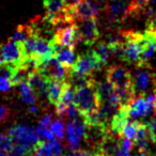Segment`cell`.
<instances>
[{
    "instance_id": "6da1fadb",
    "label": "cell",
    "mask_w": 156,
    "mask_h": 156,
    "mask_svg": "<svg viewBox=\"0 0 156 156\" xmlns=\"http://www.w3.org/2000/svg\"><path fill=\"white\" fill-rule=\"evenodd\" d=\"M136 71L132 73V86L135 94L147 95L156 92V75L149 63L135 65Z\"/></svg>"
},
{
    "instance_id": "7a4b0ae2",
    "label": "cell",
    "mask_w": 156,
    "mask_h": 156,
    "mask_svg": "<svg viewBox=\"0 0 156 156\" xmlns=\"http://www.w3.org/2000/svg\"><path fill=\"white\" fill-rule=\"evenodd\" d=\"M121 33L124 39L123 61L137 65L140 62V57L145 44L144 33L134 30H122Z\"/></svg>"
},
{
    "instance_id": "3957f363",
    "label": "cell",
    "mask_w": 156,
    "mask_h": 156,
    "mask_svg": "<svg viewBox=\"0 0 156 156\" xmlns=\"http://www.w3.org/2000/svg\"><path fill=\"white\" fill-rule=\"evenodd\" d=\"M74 104L78 108L81 117L98 109V98L96 94L95 80L90 85L76 90Z\"/></svg>"
},
{
    "instance_id": "277c9868",
    "label": "cell",
    "mask_w": 156,
    "mask_h": 156,
    "mask_svg": "<svg viewBox=\"0 0 156 156\" xmlns=\"http://www.w3.org/2000/svg\"><path fill=\"white\" fill-rule=\"evenodd\" d=\"M13 141L17 144H22L33 150L39 143L40 138L37 136V127H30L26 124H17L8 130Z\"/></svg>"
},
{
    "instance_id": "5b68a950",
    "label": "cell",
    "mask_w": 156,
    "mask_h": 156,
    "mask_svg": "<svg viewBox=\"0 0 156 156\" xmlns=\"http://www.w3.org/2000/svg\"><path fill=\"white\" fill-rule=\"evenodd\" d=\"M26 59L23 49V44L16 43L10 37L7 42L0 45V65L14 64L20 66Z\"/></svg>"
},
{
    "instance_id": "8992f818",
    "label": "cell",
    "mask_w": 156,
    "mask_h": 156,
    "mask_svg": "<svg viewBox=\"0 0 156 156\" xmlns=\"http://www.w3.org/2000/svg\"><path fill=\"white\" fill-rule=\"evenodd\" d=\"M75 25L77 27L78 34L80 42L88 46H93L98 41L100 31H98V22L96 17L85 18L76 20Z\"/></svg>"
},
{
    "instance_id": "52a82bcc",
    "label": "cell",
    "mask_w": 156,
    "mask_h": 156,
    "mask_svg": "<svg viewBox=\"0 0 156 156\" xmlns=\"http://www.w3.org/2000/svg\"><path fill=\"white\" fill-rule=\"evenodd\" d=\"M86 127H87V124L83 117L67 122L66 138L69 150L74 151V150L80 149V143L85 136Z\"/></svg>"
},
{
    "instance_id": "ba28073f",
    "label": "cell",
    "mask_w": 156,
    "mask_h": 156,
    "mask_svg": "<svg viewBox=\"0 0 156 156\" xmlns=\"http://www.w3.org/2000/svg\"><path fill=\"white\" fill-rule=\"evenodd\" d=\"M103 63L96 57L93 50L80 55L76 60L75 64L72 67V71L78 74H85V75H93L96 71L102 69Z\"/></svg>"
},
{
    "instance_id": "9c48e42d",
    "label": "cell",
    "mask_w": 156,
    "mask_h": 156,
    "mask_svg": "<svg viewBox=\"0 0 156 156\" xmlns=\"http://www.w3.org/2000/svg\"><path fill=\"white\" fill-rule=\"evenodd\" d=\"M109 132H110L109 127L103 125V124L87 125L83 140L87 144L88 150H90L92 153H98L100 144L102 143V141L104 140V138Z\"/></svg>"
},
{
    "instance_id": "30bf717a",
    "label": "cell",
    "mask_w": 156,
    "mask_h": 156,
    "mask_svg": "<svg viewBox=\"0 0 156 156\" xmlns=\"http://www.w3.org/2000/svg\"><path fill=\"white\" fill-rule=\"evenodd\" d=\"M107 80L115 88H123L132 86V73L122 65H110L107 67Z\"/></svg>"
},
{
    "instance_id": "8fae6325",
    "label": "cell",
    "mask_w": 156,
    "mask_h": 156,
    "mask_svg": "<svg viewBox=\"0 0 156 156\" xmlns=\"http://www.w3.org/2000/svg\"><path fill=\"white\" fill-rule=\"evenodd\" d=\"M54 41L61 44V45L69 46V47L75 48L76 45L78 44V42H80L75 23L60 27V28H57Z\"/></svg>"
},
{
    "instance_id": "7c38bea8",
    "label": "cell",
    "mask_w": 156,
    "mask_h": 156,
    "mask_svg": "<svg viewBox=\"0 0 156 156\" xmlns=\"http://www.w3.org/2000/svg\"><path fill=\"white\" fill-rule=\"evenodd\" d=\"M63 147L56 140L42 141L33 149L32 156H62Z\"/></svg>"
},
{
    "instance_id": "4fadbf2b",
    "label": "cell",
    "mask_w": 156,
    "mask_h": 156,
    "mask_svg": "<svg viewBox=\"0 0 156 156\" xmlns=\"http://www.w3.org/2000/svg\"><path fill=\"white\" fill-rule=\"evenodd\" d=\"M49 80L47 77L42 75L40 72L35 71L31 73L29 76V79L27 83L31 87V89L34 91L37 96L41 98H47V92H48V86H49Z\"/></svg>"
},
{
    "instance_id": "5bb4252c",
    "label": "cell",
    "mask_w": 156,
    "mask_h": 156,
    "mask_svg": "<svg viewBox=\"0 0 156 156\" xmlns=\"http://www.w3.org/2000/svg\"><path fill=\"white\" fill-rule=\"evenodd\" d=\"M54 47H55V57L64 65L66 69H72L73 65L75 64L76 55H75V48L69 47V46H64L61 44L57 43L54 41Z\"/></svg>"
},
{
    "instance_id": "9a60e30c",
    "label": "cell",
    "mask_w": 156,
    "mask_h": 156,
    "mask_svg": "<svg viewBox=\"0 0 156 156\" xmlns=\"http://www.w3.org/2000/svg\"><path fill=\"white\" fill-rule=\"evenodd\" d=\"M129 121V113H128V106H121L117 113L113 115L110 121L109 130L117 136H122V132L126 124Z\"/></svg>"
},
{
    "instance_id": "2e32d148",
    "label": "cell",
    "mask_w": 156,
    "mask_h": 156,
    "mask_svg": "<svg viewBox=\"0 0 156 156\" xmlns=\"http://www.w3.org/2000/svg\"><path fill=\"white\" fill-rule=\"evenodd\" d=\"M120 137L121 136H117L109 132L100 144L98 153L104 156H117V153L119 151Z\"/></svg>"
},
{
    "instance_id": "e0dca14e",
    "label": "cell",
    "mask_w": 156,
    "mask_h": 156,
    "mask_svg": "<svg viewBox=\"0 0 156 156\" xmlns=\"http://www.w3.org/2000/svg\"><path fill=\"white\" fill-rule=\"evenodd\" d=\"M134 143L138 147V150L150 151V145H151V143H153V141L151 139V134H150V129L147 124L139 122L138 128H137V135L134 140Z\"/></svg>"
},
{
    "instance_id": "ac0fdd59",
    "label": "cell",
    "mask_w": 156,
    "mask_h": 156,
    "mask_svg": "<svg viewBox=\"0 0 156 156\" xmlns=\"http://www.w3.org/2000/svg\"><path fill=\"white\" fill-rule=\"evenodd\" d=\"M95 89L96 94L98 98V106L106 102L115 91V86L108 80H103V81H95Z\"/></svg>"
},
{
    "instance_id": "d6986e66",
    "label": "cell",
    "mask_w": 156,
    "mask_h": 156,
    "mask_svg": "<svg viewBox=\"0 0 156 156\" xmlns=\"http://www.w3.org/2000/svg\"><path fill=\"white\" fill-rule=\"evenodd\" d=\"M95 80L93 78V75H85V74H78L71 71L67 77V83H71L76 90L80 89L83 87L90 85Z\"/></svg>"
},
{
    "instance_id": "ffe728a7",
    "label": "cell",
    "mask_w": 156,
    "mask_h": 156,
    "mask_svg": "<svg viewBox=\"0 0 156 156\" xmlns=\"http://www.w3.org/2000/svg\"><path fill=\"white\" fill-rule=\"evenodd\" d=\"M66 83V81H65ZM65 83H61L58 80H54L50 79L49 86H48V92H47V100L49 103L54 106H57L59 102H60L61 93H62L63 86Z\"/></svg>"
},
{
    "instance_id": "44dd1931",
    "label": "cell",
    "mask_w": 156,
    "mask_h": 156,
    "mask_svg": "<svg viewBox=\"0 0 156 156\" xmlns=\"http://www.w3.org/2000/svg\"><path fill=\"white\" fill-rule=\"evenodd\" d=\"M92 50H93V52L96 55V57L100 59L101 62H102L104 65L106 64L109 57H110V55H111L108 44H107L106 42L98 41L95 43V47H94Z\"/></svg>"
},
{
    "instance_id": "7402d4cb",
    "label": "cell",
    "mask_w": 156,
    "mask_h": 156,
    "mask_svg": "<svg viewBox=\"0 0 156 156\" xmlns=\"http://www.w3.org/2000/svg\"><path fill=\"white\" fill-rule=\"evenodd\" d=\"M33 34V31L31 29L30 25L27 24V25H20L16 29L15 33L12 35L11 40H13L14 42L16 43H20L23 44L27 39H28L30 35Z\"/></svg>"
},
{
    "instance_id": "603a6c76",
    "label": "cell",
    "mask_w": 156,
    "mask_h": 156,
    "mask_svg": "<svg viewBox=\"0 0 156 156\" xmlns=\"http://www.w3.org/2000/svg\"><path fill=\"white\" fill-rule=\"evenodd\" d=\"M20 86V98L23 100V102L26 103V104H35V101H37V94L34 93L31 87L29 86L28 83H23Z\"/></svg>"
},
{
    "instance_id": "cb8c5ba5",
    "label": "cell",
    "mask_w": 156,
    "mask_h": 156,
    "mask_svg": "<svg viewBox=\"0 0 156 156\" xmlns=\"http://www.w3.org/2000/svg\"><path fill=\"white\" fill-rule=\"evenodd\" d=\"M75 93H76V89L66 81L63 86V90L62 93H61V98H60V102L63 103L66 106L74 104V98H75Z\"/></svg>"
},
{
    "instance_id": "d4e9b609",
    "label": "cell",
    "mask_w": 156,
    "mask_h": 156,
    "mask_svg": "<svg viewBox=\"0 0 156 156\" xmlns=\"http://www.w3.org/2000/svg\"><path fill=\"white\" fill-rule=\"evenodd\" d=\"M138 121H128V123L124 126L122 136L128 138L130 140H135L137 135V128H138Z\"/></svg>"
},
{
    "instance_id": "484cf974",
    "label": "cell",
    "mask_w": 156,
    "mask_h": 156,
    "mask_svg": "<svg viewBox=\"0 0 156 156\" xmlns=\"http://www.w3.org/2000/svg\"><path fill=\"white\" fill-rule=\"evenodd\" d=\"M10 153H11V156H32L33 150L29 149L27 147H24L22 144L14 143Z\"/></svg>"
},
{
    "instance_id": "4316f807",
    "label": "cell",
    "mask_w": 156,
    "mask_h": 156,
    "mask_svg": "<svg viewBox=\"0 0 156 156\" xmlns=\"http://www.w3.org/2000/svg\"><path fill=\"white\" fill-rule=\"evenodd\" d=\"M50 129L51 132L55 134V136L59 139V140H63L65 137V133H64V125L61 121L57 120V121L52 122L50 124Z\"/></svg>"
},
{
    "instance_id": "83f0119b",
    "label": "cell",
    "mask_w": 156,
    "mask_h": 156,
    "mask_svg": "<svg viewBox=\"0 0 156 156\" xmlns=\"http://www.w3.org/2000/svg\"><path fill=\"white\" fill-rule=\"evenodd\" d=\"M37 133L40 140L42 141H51L56 137L54 133L51 132V129H48L47 127H43V126H37Z\"/></svg>"
},
{
    "instance_id": "f1b7e54d",
    "label": "cell",
    "mask_w": 156,
    "mask_h": 156,
    "mask_svg": "<svg viewBox=\"0 0 156 156\" xmlns=\"http://www.w3.org/2000/svg\"><path fill=\"white\" fill-rule=\"evenodd\" d=\"M13 145H14V141L8 133L7 134L0 133V149L10 152L12 150V147H13Z\"/></svg>"
},
{
    "instance_id": "f546056e",
    "label": "cell",
    "mask_w": 156,
    "mask_h": 156,
    "mask_svg": "<svg viewBox=\"0 0 156 156\" xmlns=\"http://www.w3.org/2000/svg\"><path fill=\"white\" fill-rule=\"evenodd\" d=\"M147 127L150 129V134H151V139L153 143L156 144V115L150 120V122L147 124Z\"/></svg>"
},
{
    "instance_id": "4dcf8cb0",
    "label": "cell",
    "mask_w": 156,
    "mask_h": 156,
    "mask_svg": "<svg viewBox=\"0 0 156 156\" xmlns=\"http://www.w3.org/2000/svg\"><path fill=\"white\" fill-rule=\"evenodd\" d=\"M93 153H92L90 150H74V151H69L65 154V156H92Z\"/></svg>"
},
{
    "instance_id": "1f68e13d",
    "label": "cell",
    "mask_w": 156,
    "mask_h": 156,
    "mask_svg": "<svg viewBox=\"0 0 156 156\" xmlns=\"http://www.w3.org/2000/svg\"><path fill=\"white\" fill-rule=\"evenodd\" d=\"M12 83L11 80L7 79V78H3L0 76V92H7L9 91L12 88Z\"/></svg>"
},
{
    "instance_id": "d6a6232c",
    "label": "cell",
    "mask_w": 156,
    "mask_h": 156,
    "mask_svg": "<svg viewBox=\"0 0 156 156\" xmlns=\"http://www.w3.org/2000/svg\"><path fill=\"white\" fill-rule=\"evenodd\" d=\"M10 117V111L3 105H0V123L5 122V120H8V118Z\"/></svg>"
},
{
    "instance_id": "836d02e7",
    "label": "cell",
    "mask_w": 156,
    "mask_h": 156,
    "mask_svg": "<svg viewBox=\"0 0 156 156\" xmlns=\"http://www.w3.org/2000/svg\"><path fill=\"white\" fill-rule=\"evenodd\" d=\"M40 126H43V127H47L48 125L51 124V115H45L41 120H40Z\"/></svg>"
},
{
    "instance_id": "e575fe53",
    "label": "cell",
    "mask_w": 156,
    "mask_h": 156,
    "mask_svg": "<svg viewBox=\"0 0 156 156\" xmlns=\"http://www.w3.org/2000/svg\"><path fill=\"white\" fill-rule=\"evenodd\" d=\"M136 156H153L150 151H147V150H138V153H137Z\"/></svg>"
},
{
    "instance_id": "d590c367",
    "label": "cell",
    "mask_w": 156,
    "mask_h": 156,
    "mask_svg": "<svg viewBox=\"0 0 156 156\" xmlns=\"http://www.w3.org/2000/svg\"><path fill=\"white\" fill-rule=\"evenodd\" d=\"M29 112H31V113H37V107L35 106L34 104H32L30 107H29Z\"/></svg>"
},
{
    "instance_id": "8d00e7d4",
    "label": "cell",
    "mask_w": 156,
    "mask_h": 156,
    "mask_svg": "<svg viewBox=\"0 0 156 156\" xmlns=\"http://www.w3.org/2000/svg\"><path fill=\"white\" fill-rule=\"evenodd\" d=\"M0 156H11V153H10L9 151L0 149Z\"/></svg>"
},
{
    "instance_id": "74e56055",
    "label": "cell",
    "mask_w": 156,
    "mask_h": 156,
    "mask_svg": "<svg viewBox=\"0 0 156 156\" xmlns=\"http://www.w3.org/2000/svg\"><path fill=\"white\" fill-rule=\"evenodd\" d=\"M147 5H154V3H156V0H147Z\"/></svg>"
},
{
    "instance_id": "f35d334b",
    "label": "cell",
    "mask_w": 156,
    "mask_h": 156,
    "mask_svg": "<svg viewBox=\"0 0 156 156\" xmlns=\"http://www.w3.org/2000/svg\"><path fill=\"white\" fill-rule=\"evenodd\" d=\"M92 156H104V155H102V154H100V153H93Z\"/></svg>"
}]
</instances>
